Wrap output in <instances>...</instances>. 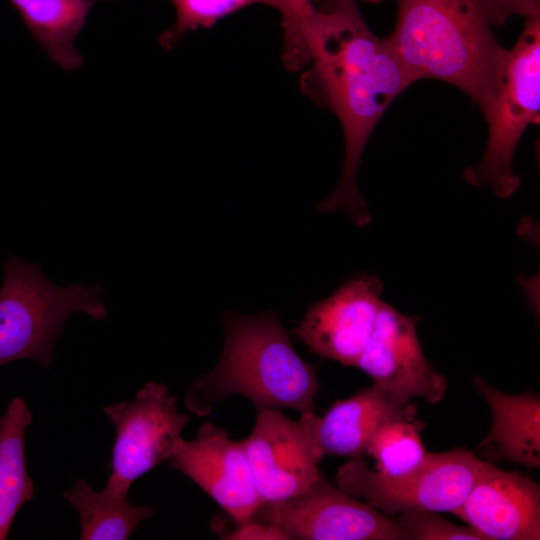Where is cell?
Returning <instances> with one entry per match:
<instances>
[{
    "mask_svg": "<svg viewBox=\"0 0 540 540\" xmlns=\"http://www.w3.org/2000/svg\"><path fill=\"white\" fill-rule=\"evenodd\" d=\"M0 289V366L33 359L48 367L68 316L76 311L96 321L107 318L98 285L59 287L41 269L16 256L3 263Z\"/></svg>",
    "mask_w": 540,
    "mask_h": 540,
    "instance_id": "obj_4",
    "label": "cell"
},
{
    "mask_svg": "<svg viewBox=\"0 0 540 540\" xmlns=\"http://www.w3.org/2000/svg\"><path fill=\"white\" fill-rule=\"evenodd\" d=\"M420 424L416 418L383 422L370 437L362 454L371 456L375 460V471L383 475L397 476L413 470L428 453L419 434Z\"/></svg>",
    "mask_w": 540,
    "mask_h": 540,
    "instance_id": "obj_19",
    "label": "cell"
},
{
    "mask_svg": "<svg viewBox=\"0 0 540 540\" xmlns=\"http://www.w3.org/2000/svg\"><path fill=\"white\" fill-rule=\"evenodd\" d=\"M36 42L65 70L82 66L75 39L93 6L91 0H9Z\"/></svg>",
    "mask_w": 540,
    "mask_h": 540,
    "instance_id": "obj_16",
    "label": "cell"
},
{
    "mask_svg": "<svg viewBox=\"0 0 540 540\" xmlns=\"http://www.w3.org/2000/svg\"><path fill=\"white\" fill-rule=\"evenodd\" d=\"M33 414L21 397L0 418V540L7 538L21 506L34 495L25 460V433Z\"/></svg>",
    "mask_w": 540,
    "mask_h": 540,
    "instance_id": "obj_17",
    "label": "cell"
},
{
    "mask_svg": "<svg viewBox=\"0 0 540 540\" xmlns=\"http://www.w3.org/2000/svg\"><path fill=\"white\" fill-rule=\"evenodd\" d=\"M103 411L116 428L112 470L104 489L127 497L133 482L170 459L190 417L178 411L168 387L154 381L146 382L133 401L105 406Z\"/></svg>",
    "mask_w": 540,
    "mask_h": 540,
    "instance_id": "obj_7",
    "label": "cell"
},
{
    "mask_svg": "<svg viewBox=\"0 0 540 540\" xmlns=\"http://www.w3.org/2000/svg\"><path fill=\"white\" fill-rule=\"evenodd\" d=\"M452 514L485 540H539L540 487L527 475L482 461L464 502Z\"/></svg>",
    "mask_w": 540,
    "mask_h": 540,
    "instance_id": "obj_13",
    "label": "cell"
},
{
    "mask_svg": "<svg viewBox=\"0 0 540 540\" xmlns=\"http://www.w3.org/2000/svg\"><path fill=\"white\" fill-rule=\"evenodd\" d=\"M524 19L518 40L507 51L494 101L484 115L488 123L485 152L463 175L471 185L489 187L501 199L511 197L520 187L514 153L540 110V15Z\"/></svg>",
    "mask_w": 540,
    "mask_h": 540,
    "instance_id": "obj_5",
    "label": "cell"
},
{
    "mask_svg": "<svg viewBox=\"0 0 540 540\" xmlns=\"http://www.w3.org/2000/svg\"><path fill=\"white\" fill-rule=\"evenodd\" d=\"M397 522L402 530L403 540H485L471 527L457 525L436 512L401 513Z\"/></svg>",
    "mask_w": 540,
    "mask_h": 540,
    "instance_id": "obj_21",
    "label": "cell"
},
{
    "mask_svg": "<svg viewBox=\"0 0 540 540\" xmlns=\"http://www.w3.org/2000/svg\"><path fill=\"white\" fill-rule=\"evenodd\" d=\"M62 495L79 513L82 540H126L155 514L154 508L132 505L127 497L94 491L83 479Z\"/></svg>",
    "mask_w": 540,
    "mask_h": 540,
    "instance_id": "obj_18",
    "label": "cell"
},
{
    "mask_svg": "<svg viewBox=\"0 0 540 540\" xmlns=\"http://www.w3.org/2000/svg\"><path fill=\"white\" fill-rule=\"evenodd\" d=\"M497 27L514 16L524 18L540 15V0H492Z\"/></svg>",
    "mask_w": 540,
    "mask_h": 540,
    "instance_id": "obj_22",
    "label": "cell"
},
{
    "mask_svg": "<svg viewBox=\"0 0 540 540\" xmlns=\"http://www.w3.org/2000/svg\"><path fill=\"white\" fill-rule=\"evenodd\" d=\"M309 68L300 78L303 93L333 112L344 135L340 182L317 209L343 211L359 227L371 214L357 185L365 146L386 109L413 81L387 38L369 28L357 4L333 11L312 8L302 20Z\"/></svg>",
    "mask_w": 540,
    "mask_h": 540,
    "instance_id": "obj_1",
    "label": "cell"
},
{
    "mask_svg": "<svg viewBox=\"0 0 540 540\" xmlns=\"http://www.w3.org/2000/svg\"><path fill=\"white\" fill-rule=\"evenodd\" d=\"M177 19L173 26L162 32L159 43L165 50L173 49L183 36L197 29H208L220 19L253 4L278 9V0H171Z\"/></svg>",
    "mask_w": 540,
    "mask_h": 540,
    "instance_id": "obj_20",
    "label": "cell"
},
{
    "mask_svg": "<svg viewBox=\"0 0 540 540\" xmlns=\"http://www.w3.org/2000/svg\"><path fill=\"white\" fill-rule=\"evenodd\" d=\"M473 384L492 414L491 429L477 450L490 459L539 468V396L532 391L522 394L502 392L480 377H475Z\"/></svg>",
    "mask_w": 540,
    "mask_h": 540,
    "instance_id": "obj_14",
    "label": "cell"
},
{
    "mask_svg": "<svg viewBox=\"0 0 540 540\" xmlns=\"http://www.w3.org/2000/svg\"><path fill=\"white\" fill-rule=\"evenodd\" d=\"M414 404L398 406L375 385L336 401L319 417L317 436L323 455L353 458L363 453L379 425L396 418H416Z\"/></svg>",
    "mask_w": 540,
    "mask_h": 540,
    "instance_id": "obj_15",
    "label": "cell"
},
{
    "mask_svg": "<svg viewBox=\"0 0 540 540\" xmlns=\"http://www.w3.org/2000/svg\"><path fill=\"white\" fill-rule=\"evenodd\" d=\"M226 539L231 540H289L290 537L278 527L270 524L249 521L237 526Z\"/></svg>",
    "mask_w": 540,
    "mask_h": 540,
    "instance_id": "obj_23",
    "label": "cell"
},
{
    "mask_svg": "<svg viewBox=\"0 0 540 540\" xmlns=\"http://www.w3.org/2000/svg\"><path fill=\"white\" fill-rule=\"evenodd\" d=\"M171 466L201 487L237 526L251 521L262 504L242 441L225 429L205 422L196 436L178 441Z\"/></svg>",
    "mask_w": 540,
    "mask_h": 540,
    "instance_id": "obj_12",
    "label": "cell"
},
{
    "mask_svg": "<svg viewBox=\"0 0 540 540\" xmlns=\"http://www.w3.org/2000/svg\"><path fill=\"white\" fill-rule=\"evenodd\" d=\"M225 340L217 365L189 385L187 408L210 414L230 395L248 398L256 409L315 412L320 388L317 365L304 361L274 311L255 315L225 312Z\"/></svg>",
    "mask_w": 540,
    "mask_h": 540,
    "instance_id": "obj_3",
    "label": "cell"
},
{
    "mask_svg": "<svg viewBox=\"0 0 540 540\" xmlns=\"http://www.w3.org/2000/svg\"><path fill=\"white\" fill-rule=\"evenodd\" d=\"M301 415L291 420L280 409H257L252 433L242 441L262 504L302 494L319 476V417Z\"/></svg>",
    "mask_w": 540,
    "mask_h": 540,
    "instance_id": "obj_8",
    "label": "cell"
},
{
    "mask_svg": "<svg viewBox=\"0 0 540 540\" xmlns=\"http://www.w3.org/2000/svg\"><path fill=\"white\" fill-rule=\"evenodd\" d=\"M492 0H397L387 37L413 83L432 78L468 94L485 115L507 49L496 38Z\"/></svg>",
    "mask_w": 540,
    "mask_h": 540,
    "instance_id": "obj_2",
    "label": "cell"
},
{
    "mask_svg": "<svg viewBox=\"0 0 540 540\" xmlns=\"http://www.w3.org/2000/svg\"><path fill=\"white\" fill-rule=\"evenodd\" d=\"M102 1H105V0H102Z\"/></svg>",
    "mask_w": 540,
    "mask_h": 540,
    "instance_id": "obj_25",
    "label": "cell"
},
{
    "mask_svg": "<svg viewBox=\"0 0 540 540\" xmlns=\"http://www.w3.org/2000/svg\"><path fill=\"white\" fill-rule=\"evenodd\" d=\"M356 368L369 375L373 385L398 406L415 398L438 403L447 391L446 378L424 355L416 320L385 301Z\"/></svg>",
    "mask_w": 540,
    "mask_h": 540,
    "instance_id": "obj_10",
    "label": "cell"
},
{
    "mask_svg": "<svg viewBox=\"0 0 540 540\" xmlns=\"http://www.w3.org/2000/svg\"><path fill=\"white\" fill-rule=\"evenodd\" d=\"M251 521L278 527L290 539L403 540L397 520L331 484L321 471L302 494L261 504Z\"/></svg>",
    "mask_w": 540,
    "mask_h": 540,
    "instance_id": "obj_9",
    "label": "cell"
},
{
    "mask_svg": "<svg viewBox=\"0 0 540 540\" xmlns=\"http://www.w3.org/2000/svg\"><path fill=\"white\" fill-rule=\"evenodd\" d=\"M482 461L464 449L428 452L413 470L387 476L371 470L361 456H356L338 468L335 485L386 515L453 513L464 502Z\"/></svg>",
    "mask_w": 540,
    "mask_h": 540,
    "instance_id": "obj_6",
    "label": "cell"
},
{
    "mask_svg": "<svg viewBox=\"0 0 540 540\" xmlns=\"http://www.w3.org/2000/svg\"><path fill=\"white\" fill-rule=\"evenodd\" d=\"M383 288L379 277L357 274L313 303L293 333L312 353L356 367L384 302Z\"/></svg>",
    "mask_w": 540,
    "mask_h": 540,
    "instance_id": "obj_11",
    "label": "cell"
},
{
    "mask_svg": "<svg viewBox=\"0 0 540 540\" xmlns=\"http://www.w3.org/2000/svg\"><path fill=\"white\" fill-rule=\"evenodd\" d=\"M358 0H311L312 6L319 11H333L348 5L357 4ZM364 2L377 3L382 0H361Z\"/></svg>",
    "mask_w": 540,
    "mask_h": 540,
    "instance_id": "obj_24",
    "label": "cell"
}]
</instances>
